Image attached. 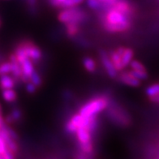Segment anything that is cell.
<instances>
[{"label": "cell", "instance_id": "obj_34", "mask_svg": "<svg viewBox=\"0 0 159 159\" xmlns=\"http://www.w3.org/2000/svg\"><path fill=\"white\" fill-rule=\"evenodd\" d=\"M58 1H59V2H60V5H61V3H62V2H63V1H64V0H58Z\"/></svg>", "mask_w": 159, "mask_h": 159}, {"label": "cell", "instance_id": "obj_7", "mask_svg": "<svg viewBox=\"0 0 159 159\" xmlns=\"http://www.w3.org/2000/svg\"><path fill=\"white\" fill-rule=\"evenodd\" d=\"M117 80L124 84L131 86V87H139L140 84H141V81L136 79V78H135L131 74L130 71H120V74L118 75Z\"/></svg>", "mask_w": 159, "mask_h": 159}, {"label": "cell", "instance_id": "obj_2", "mask_svg": "<svg viewBox=\"0 0 159 159\" xmlns=\"http://www.w3.org/2000/svg\"><path fill=\"white\" fill-rule=\"evenodd\" d=\"M111 97V95L107 93L93 97L80 107L78 113L85 118L97 116L99 113L107 109Z\"/></svg>", "mask_w": 159, "mask_h": 159}, {"label": "cell", "instance_id": "obj_12", "mask_svg": "<svg viewBox=\"0 0 159 159\" xmlns=\"http://www.w3.org/2000/svg\"><path fill=\"white\" fill-rule=\"evenodd\" d=\"M108 55L110 56V59H111V62L113 63L114 67L116 69V71L118 72H120V71H124V67L122 64L121 61V56L118 54V52L116 51V50H112L111 51L108 52Z\"/></svg>", "mask_w": 159, "mask_h": 159}, {"label": "cell", "instance_id": "obj_6", "mask_svg": "<svg viewBox=\"0 0 159 159\" xmlns=\"http://www.w3.org/2000/svg\"><path fill=\"white\" fill-rule=\"evenodd\" d=\"M132 21L131 20L128 19L124 14H122L121 12H119V11L115 9L114 7H111V9L107 11L106 12V16H105V20L102 22H107V23L111 24V25H116V24H120L125 21ZM133 22V21H132ZM101 24V23H100Z\"/></svg>", "mask_w": 159, "mask_h": 159}, {"label": "cell", "instance_id": "obj_5", "mask_svg": "<svg viewBox=\"0 0 159 159\" xmlns=\"http://www.w3.org/2000/svg\"><path fill=\"white\" fill-rule=\"evenodd\" d=\"M105 31L111 33V34H117V33H124L131 30L132 25V21H125L123 23L116 24V25H111L107 22H102L100 24Z\"/></svg>", "mask_w": 159, "mask_h": 159}, {"label": "cell", "instance_id": "obj_14", "mask_svg": "<svg viewBox=\"0 0 159 159\" xmlns=\"http://www.w3.org/2000/svg\"><path fill=\"white\" fill-rule=\"evenodd\" d=\"M64 25L66 34L68 38H72L79 34L80 31V25L75 23H67Z\"/></svg>", "mask_w": 159, "mask_h": 159}, {"label": "cell", "instance_id": "obj_21", "mask_svg": "<svg viewBox=\"0 0 159 159\" xmlns=\"http://www.w3.org/2000/svg\"><path fill=\"white\" fill-rule=\"evenodd\" d=\"M145 93L149 97V98L151 97L159 94V84H153L147 87L145 89Z\"/></svg>", "mask_w": 159, "mask_h": 159}, {"label": "cell", "instance_id": "obj_24", "mask_svg": "<svg viewBox=\"0 0 159 159\" xmlns=\"http://www.w3.org/2000/svg\"><path fill=\"white\" fill-rule=\"evenodd\" d=\"M129 67H131V70H136V71H147L146 67L144 65L141 63L140 61L134 60L132 59L131 63H129Z\"/></svg>", "mask_w": 159, "mask_h": 159}, {"label": "cell", "instance_id": "obj_27", "mask_svg": "<svg viewBox=\"0 0 159 159\" xmlns=\"http://www.w3.org/2000/svg\"><path fill=\"white\" fill-rule=\"evenodd\" d=\"M37 89H38V87L35 84H33L32 82L29 81L25 84V90H26V92L30 93V94L35 93L37 92Z\"/></svg>", "mask_w": 159, "mask_h": 159}, {"label": "cell", "instance_id": "obj_1", "mask_svg": "<svg viewBox=\"0 0 159 159\" xmlns=\"http://www.w3.org/2000/svg\"><path fill=\"white\" fill-rule=\"evenodd\" d=\"M106 111L107 119L119 128H127L131 125L132 118L128 111L111 97Z\"/></svg>", "mask_w": 159, "mask_h": 159}, {"label": "cell", "instance_id": "obj_31", "mask_svg": "<svg viewBox=\"0 0 159 159\" xmlns=\"http://www.w3.org/2000/svg\"><path fill=\"white\" fill-rule=\"evenodd\" d=\"M7 149V144L5 143V141L3 140V139L0 136V155H2V153H4L5 152Z\"/></svg>", "mask_w": 159, "mask_h": 159}, {"label": "cell", "instance_id": "obj_8", "mask_svg": "<svg viewBox=\"0 0 159 159\" xmlns=\"http://www.w3.org/2000/svg\"><path fill=\"white\" fill-rule=\"evenodd\" d=\"M79 9L80 7H78L77 6L68 7V8H64L58 14V20H59V22L63 24L68 23L75 16V15L79 11Z\"/></svg>", "mask_w": 159, "mask_h": 159}, {"label": "cell", "instance_id": "obj_26", "mask_svg": "<svg viewBox=\"0 0 159 159\" xmlns=\"http://www.w3.org/2000/svg\"><path fill=\"white\" fill-rule=\"evenodd\" d=\"M6 130H7V134H8V136H10L11 138L12 139V140H16V141H17V142L19 141L20 138L18 134H17V132H16L15 130L11 128V127H9L8 124H7Z\"/></svg>", "mask_w": 159, "mask_h": 159}, {"label": "cell", "instance_id": "obj_3", "mask_svg": "<svg viewBox=\"0 0 159 159\" xmlns=\"http://www.w3.org/2000/svg\"><path fill=\"white\" fill-rule=\"evenodd\" d=\"M25 50V54L30 60L34 63L38 64L42 59V50L30 39H24L19 43Z\"/></svg>", "mask_w": 159, "mask_h": 159}, {"label": "cell", "instance_id": "obj_11", "mask_svg": "<svg viewBox=\"0 0 159 159\" xmlns=\"http://www.w3.org/2000/svg\"><path fill=\"white\" fill-rule=\"evenodd\" d=\"M16 85V82L12 75L8 74L0 76V89H14Z\"/></svg>", "mask_w": 159, "mask_h": 159}, {"label": "cell", "instance_id": "obj_33", "mask_svg": "<svg viewBox=\"0 0 159 159\" xmlns=\"http://www.w3.org/2000/svg\"><path fill=\"white\" fill-rule=\"evenodd\" d=\"M0 115H2V108L1 103H0Z\"/></svg>", "mask_w": 159, "mask_h": 159}, {"label": "cell", "instance_id": "obj_35", "mask_svg": "<svg viewBox=\"0 0 159 159\" xmlns=\"http://www.w3.org/2000/svg\"><path fill=\"white\" fill-rule=\"evenodd\" d=\"M1 25H2V21H1V20H0V27H1Z\"/></svg>", "mask_w": 159, "mask_h": 159}, {"label": "cell", "instance_id": "obj_30", "mask_svg": "<svg viewBox=\"0 0 159 159\" xmlns=\"http://www.w3.org/2000/svg\"><path fill=\"white\" fill-rule=\"evenodd\" d=\"M24 2L27 5V8L36 7H38V0H24Z\"/></svg>", "mask_w": 159, "mask_h": 159}, {"label": "cell", "instance_id": "obj_13", "mask_svg": "<svg viewBox=\"0 0 159 159\" xmlns=\"http://www.w3.org/2000/svg\"><path fill=\"white\" fill-rule=\"evenodd\" d=\"M82 64L84 66V69L89 72V73H93L98 69L96 61L89 56H85L82 59Z\"/></svg>", "mask_w": 159, "mask_h": 159}, {"label": "cell", "instance_id": "obj_10", "mask_svg": "<svg viewBox=\"0 0 159 159\" xmlns=\"http://www.w3.org/2000/svg\"><path fill=\"white\" fill-rule=\"evenodd\" d=\"M23 117V113L20 108L18 107H14L8 115H7L4 117V121L7 124L11 125V124H15L17 122H20Z\"/></svg>", "mask_w": 159, "mask_h": 159}, {"label": "cell", "instance_id": "obj_4", "mask_svg": "<svg viewBox=\"0 0 159 159\" xmlns=\"http://www.w3.org/2000/svg\"><path fill=\"white\" fill-rule=\"evenodd\" d=\"M98 55L101 63H102L104 70L107 72V75L111 79H117L119 72L116 71V69L114 67L113 63L111 62L109 55H108V52H107L104 50H99Z\"/></svg>", "mask_w": 159, "mask_h": 159}, {"label": "cell", "instance_id": "obj_17", "mask_svg": "<svg viewBox=\"0 0 159 159\" xmlns=\"http://www.w3.org/2000/svg\"><path fill=\"white\" fill-rule=\"evenodd\" d=\"M86 3L90 9L95 11L102 10L103 4L101 0H86Z\"/></svg>", "mask_w": 159, "mask_h": 159}, {"label": "cell", "instance_id": "obj_22", "mask_svg": "<svg viewBox=\"0 0 159 159\" xmlns=\"http://www.w3.org/2000/svg\"><path fill=\"white\" fill-rule=\"evenodd\" d=\"M131 74H132L135 78H136L139 80H147L149 77V74L147 72V71H136V70H131L130 71Z\"/></svg>", "mask_w": 159, "mask_h": 159}, {"label": "cell", "instance_id": "obj_23", "mask_svg": "<svg viewBox=\"0 0 159 159\" xmlns=\"http://www.w3.org/2000/svg\"><path fill=\"white\" fill-rule=\"evenodd\" d=\"M11 71V63L9 61L2 62L0 63V76L7 74H10Z\"/></svg>", "mask_w": 159, "mask_h": 159}, {"label": "cell", "instance_id": "obj_28", "mask_svg": "<svg viewBox=\"0 0 159 159\" xmlns=\"http://www.w3.org/2000/svg\"><path fill=\"white\" fill-rule=\"evenodd\" d=\"M16 155L9 150L8 149H7V151L4 153H2V155H0V159H15Z\"/></svg>", "mask_w": 159, "mask_h": 159}, {"label": "cell", "instance_id": "obj_36", "mask_svg": "<svg viewBox=\"0 0 159 159\" xmlns=\"http://www.w3.org/2000/svg\"><path fill=\"white\" fill-rule=\"evenodd\" d=\"M0 129H1V127H0Z\"/></svg>", "mask_w": 159, "mask_h": 159}, {"label": "cell", "instance_id": "obj_16", "mask_svg": "<svg viewBox=\"0 0 159 159\" xmlns=\"http://www.w3.org/2000/svg\"><path fill=\"white\" fill-rule=\"evenodd\" d=\"M133 56H134V51H133V50L131 48H125L124 52L123 53V55L121 56L122 64H123L124 68L129 66V63L133 59Z\"/></svg>", "mask_w": 159, "mask_h": 159}, {"label": "cell", "instance_id": "obj_9", "mask_svg": "<svg viewBox=\"0 0 159 159\" xmlns=\"http://www.w3.org/2000/svg\"><path fill=\"white\" fill-rule=\"evenodd\" d=\"M75 136L77 143H87L93 141V136L86 128H78Z\"/></svg>", "mask_w": 159, "mask_h": 159}, {"label": "cell", "instance_id": "obj_20", "mask_svg": "<svg viewBox=\"0 0 159 159\" xmlns=\"http://www.w3.org/2000/svg\"><path fill=\"white\" fill-rule=\"evenodd\" d=\"M84 0H64L60 5V8H68L72 7H76L84 2Z\"/></svg>", "mask_w": 159, "mask_h": 159}, {"label": "cell", "instance_id": "obj_29", "mask_svg": "<svg viewBox=\"0 0 159 159\" xmlns=\"http://www.w3.org/2000/svg\"><path fill=\"white\" fill-rule=\"evenodd\" d=\"M72 92L69 89H65L63 92V98L65 101H70L72 99Z\"/></svg>", "mask_w": 159, "mask_h": 159}, {"label": "cell", "instance_id": "obj_32", "mask_svg": "<svg viewBox=\"0 0 159 159\" xmlns=\"http://www.w3.org/2000/svg\"><path fill=\"white\" fill-rule=\"evenodd\" d=\"M149 101H150L151 102L159 103V94L155 95V96L149 98Z\"/></svg>", "mask_w": 159, "mask_h": 159}, {"label": "cell", "instance_id": "obj_18", "mask_svg": "<svg viewBox=\"0 0 159 159\" xmlns=\"http://www.w3.org/2000/svg\"><path fill=\"white\" fill-rule=\"evenodd\" d=\"M30 81L32 82L34 84H35L38 88H39V87H41L42 84V75H40L38 71H37L35 70V71H34V73L30 75Z\"/></svg>", "mask_w": 159, "mask_h": 159}, {"label": "cell", "instance_id": "obj_25", "mask_svg": "<svg viewBox=\"0 0 159 159\" xmlns=\"http://www.w3.org/2000/svg\"><path fill=\"white\" fill-rule=\"evenodd\" d=\"M71 39H73V41L75 43H78L82 47H89L90 46V42H89L88 40L86 39V38H83V37H81V36H79V34L75 36Z\"/></svg>", "mask_w": 159, "mask_h": 159}, {"label": "cell", "instance_id": "obj_19", "mask_svg": "<svg viewBox=\"0 0 159 159\" xmlns=\"http://www.w3.org/2000/svg\"><path fill=\"white\" fill-rule=\"evenodd\" d=\"M64 129L67 134L74 135V136H75V132L77 131L78 128L71 121V120H70V119H68V120L66 121V123H65Z\"/></svg>", "mask_w": 159, "mask_h": 159}, {"label": "cell", "instance_id": "obj_15", "mask_svg": "<svg viewBox=\"0 0 159 159\" xmlns=\"http://www.w3.org/2000/svg\"><path fill=\"white\" fill-rule=\"evenodd\" d=\"M2 99L8 103L15 102L17 99V93L15 89H7L2 90Z\"/></svg>", "mask_w": 159, "mask_h": 159}]
</instances>
